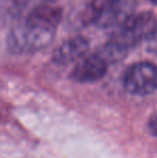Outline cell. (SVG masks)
I'll return each instance as SVG.
<instances>
[{"instance_id": "6da1fadb", "label": "cell", "mask_w": 157, "mask_h": 158, "mask_svg": "<svg viewBox=\"0 0 157 158\" xmlns=\"http://www.w3.org/2000/svg\"><path fill=\"white\" fill-rule=\"evenodd\" d=\"M60 10L48 6L36 8L25 21L11 29L8 48L15 54L34 53L48 48L55 39Z\"/></svg>"}, {"instance_id": "7a4b0ae2", "label": "cell", "mask_w": 157, "mask_h": 158, "mask_svg": "<svg viewBox=\"0 0 157 158\" xmlns=\"http://www.w3.org/2000/svg\"><path fill=\"white\" fill-rule=\"evenodd\" d=\"M157 32V19L152 13L132 15L112 35L110 43L127 54L144 40L153 38Z\"/></svg>"}, {"instance_id": "3957f363", "label": "cell", "mask_w": 157, "mask_h": 158, "mask_svg": "<svg viewBox=\"0 0 157 158\" xmlns=\"http://www.w3.org/2000/svg\"><path fill=\"white\" fill-rule=\"evenodd\" d=\"M136 0H96L92 21L99 28L119 27L134 15Z\"/></svg>"}, {"instance_id": "277c9868", "label": "cell", "mask_w": 157, "mask_h": 158, "mask_svg": "<svg viewBox=\"0 0 157 158\" xmlns=\"http://www.w3.org/2000/svg\"><path fill=\"white\" fill-rule=\"evenodd\" d=\"M123 85L134 96L153 94L157 90V66L147 61L131 64L124 73Z\"/></svg>"}, {"instance_id": "5b68a950", "label": "cell", "mask_w": 157, "mask_h": 158, "mask_svg": "<svg viewBox=\"0 0 157 158\" xmlns=\"http://www.w3.org/2000/svg\"><path fill=\"white\" fill-rule=\"evenodd\" d=\"M108 63L99 54L90 55L74 66L71 71V79L79 83H93L105 75Z\"/></svg>"}, {"instance_id": "8992f818", "label": "cell", "mask_w": 157, "mask_h": 158, "mask_svg": "<svg viewBox=\"0 0 157 158\" xmlns=\"http://www.w3.org/2000/svg\"><path fill=\"white\" fill-rule=\"evenodd\" d=\"M89 48V42L86 38L76 35L68 39L55 50L53 60L55 64L66 66L79 60L86 54Z\"/></svg>"}, {"instance_id": "52a82bcc", "label": "cell", "mask_w": 157, "mask_h": 158, "mask_svg": "<svg viewBox=\"0 0 157 158\" xmlns=\"http://www.w3.org/2000/svg\"><path fill=\"white\" fill-rule=\"evenodd\" d=\"M147 130L152 135L157 137V112L153 113L147 122Z\"/></svg>"}, {"instance_id": "ba28073f", "label": "cell", "mask_w": 157, "mask_h": 158, "mask_svg": "<svg viewBox=\"0 0 157 158\" xmlns=\"http://www.w3.org/2000/svg\"><path fill=\"white\" fill-rule=\"evenodd\" d=\"M150 1H151L152 3H155V4H157V0H150Z\"/></svg>"}, {"instance_id": "9c48e42d", "label": "cell", "mask_w": 157, "mask_h": 158, "mask_svg": "<svg viewBox=\"0 0 157 158\" xmlns=\"http://www.w3.org/2000/svg\"><path fill=\"white\" fill-rule=\"evenodd\" d=\"M43 1H48V2H53V1H56V0H43Z\"/></svg>"}]
</instances>
